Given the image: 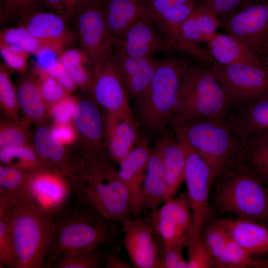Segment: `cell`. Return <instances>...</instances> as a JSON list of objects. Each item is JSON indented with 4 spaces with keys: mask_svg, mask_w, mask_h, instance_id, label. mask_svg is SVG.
<instances>
[{
    "mask_svg": "<svg viewBox=\"0 0 268 268\" xmlns=\"http://www.w3.org/2000/svg\"><path fill=\"white\" fill-rule=\"evenodd\" d=\"M51 129L55 138L64 145L71 143L76 138V130L70 123L56 124Z\"/></svg>",
    "mask_w": 268,
    "mask_h": 268,
    "instance_id": "f5cc1de1",
    "label": "cell"
},
{
    "mask_svg": "<svg viewBox=\"0 0 268 268\" xmlns=\"http://www.w3.org/2000/svg\"><path fill=\"white\" fill-rule=\"evenodd\" d=\"M106 245H94L68 251L53 262L56 268H99L103 267Z\"/></svg>",
    "mask_w": 268,
    "mask_h": 268,
    "instance_id": "d590c367",
    "label": "cell"
},
{
    "mask_svg": "<svg viewBox=\"0 0 268 268\" xmlns=\"http://www.w3.org/2000/svg\"><path fill=\"white\" fill-rule=\"evenodd\" d=\"M0 103L5 113L13 120L17 117L19 109L16 88L13 85L6 67H0Z\"/></svg>",
    "mask_w": 268,
    "mask_h": 268,
    "instance_id": "b9f144b4",
    "label": "cell"
},
{
    "mask_svg": "<svg viewBox=\"0 0 268 268\" xmlns=\"http://www.w3.org/2000/svg\"><path fill=\"white\" fill-rule=\"evenodd\" d=\"M56 231L48 256L53 263L66 252L94 245H118L120 231L115 223L93 207L78 201L55 215Z\"/></svg>",
    "mask_w": 268,
    "mask_h": 268,
    "instance_id": "277c9868",
    "label": "cell"
},
{
    "mask_svg": "<svg viewBox=\"0 0 268 268\" xmlns=\"http://www.w3.org/2000/svg\"><path fill=\"white\" fill-rule=\"evenodd\" d=\"M58 58L77 87L88 91L93 74L90 62L84 52L79 48H68L62 51Z\"/></svg>",
    "mask_w": 268,
    "mask_h": 268,
    "instance_id": "e575fe53",
    "label": "cell"
},
{
    "mask_svg": "<svg viewBox=\"0 0 268 268\" xmlns=\"http://www.w3.org/2000/svg\"><path fill=\"white\" fill-rule=\"evenodd\" d=\"M190 64L178 56L160 60L148 86L134 98L133 115L148 138H158L170 126L177 108L183 72Z\"/></svg>",
    "mask_w": 268,
    "mask_h": 268,
    "instance_id": "3957f363",
    "label": "cell"
},
{
    "mask_svg": "<svg viewBox=\"0 0 268 268\" xmlns=\"http://www.w3.org/2000/svg\"><path fill=\"white\" fill-rule=\"evenodd\" d=\"M219 27L217 16L201 5H198L181 23L170 27L160 34L167 51L189 55L204 64L215 62L201 44L208 42Z\"/></svg>",
    "mask_w": 268,
    "mask_h": 268,
    "instance_id": "ba28073f",
    "label": "cell"
},
{
    "mask_svg": "<svg viewBox=\"0 0 268 268\" xmlns=\"http://www.w3.org/2000/svg\"><path fill=\"white\" fill-rule=\"evenodd\" d=\"M23 26L40 43L43 49L59 54L71 45L75 39L67 19L55 12L37 11L22 18Z\"/></svg>",
    "mask_w": 268,
    "mask_h": 268,
    "instance_id": "e0dca14e",
    "label": "cell"
},
{
    "mask_svg": "<svg viewBox=\"0 0 268 268\" xmlns=\"http://www.w3.org/2000/svg\"><path fill=\"white\" fill-rule=\"evenodd\" d=\"M114 50L133 58H150L167 51L149 15L135 22L119 37Z\"/></svg>",
    "mask_w": 268,
    "mask_h": 268,
    "instance_id": "44dd1931",
    "label": "cell"
},
{
    "mask_svg": "<svg viewBox=\"0 0 268 268\" xmlns=\"http://www.w3.org/2000/svg\"><path fill=\"white\" fill-rule=\"evenodd\" d=\"M211 68L233 103L246 102L268 96V66L243 64L221 65Z\"/></svg>",
    "mask_w": 268,
    "mask_h": 268,
    "instance_id": "8fae6325",
    "label": "cell"
},
{
    "mask_svg": "<svg viewBox=\"0 0 268 268\" xmlns=\"http://www.w3.org/2000/svg\"><path fill=\"white\" fill-rule=\"evenodd\" d=\"M77 100L69 95L51 106L50 112L56 124L72 122Z\"/></svg>",
    "mask_w": 268,
    "mask_h": 268,
    "instance_id": "f907efd6",
    "label": "cell"
},
{
    "mask_svg": "<svg viewBox=\"0 0 268 268\" xmlns=\"http://www.w3.org/2000/svg\"><path fill=\"white\" fill-rule=\"evenodd\" d=\"M233 103L210 64L191 63L185 69L170 126L193 120L225 116Z\"/></svg>",
    "mask_w": 268,
    "mask_h": 268,
    "instance_id": "8992f818",
    "label": "cell"
},
{
    "mask_svg": "<svg viewBox=\"0 0 268 268\" xmlns=\"http://www.w3.org/2000/svg\"><path fill=\"white\" fill-rule=\"evenodd\" d=\"M0 52L5 65L19 72L26 70L30 54L20 48L6 43L0 39Z\"/></svg>",
    "mask_w": 268,
    "mask_h": 268,
    "instance_id": "f6af8a7d",
    "label": "cell"
},
{
    "mask_svg": "<svg viewBox=\"0 0 268 268\" xmlns=\"http://www.w3.org/2000/svg\"><path fill=\"white\" fill-rule=\"evenodd\" d=\"M8 206L15 268H43L56 231L55 215L37 205L30 198Z\"/></svg>",
    "mask_w": 268,
    "mask_h": 268,
    "instance_id": "5b68a950",
    "label": "cell"
},
{
    "mask_svg": "<svg viewBox=\"0 0 268 268\" xmlns=\"http://www.w3.org/2000/svg\"><path fill=\"white\" fill-rule=\"evenodd\" d=\"M187 247L188 268H214L213 256L201 232L195 230Z\"/></svg>",
    "mask_w": 268,
    "mask_h": 268,
    "instance_id": "ab89813d",
    "label": "cell"
},
{
    "mask_svg": "<svg viewBox=\"0 0 268 268\" xmlns=\"http://www.w3.org/2000/svg\"><path fill=\"white\" fill-rule=\"evenodd\" d=\"M121 241L134 268H158L162 256V243L148 215L123 220Z\"/></svg>",
    "mask_w": 268,
    "mask_h": 268,
    "instance_id": "7c38bea8",
    "label": "cell"
},
{
    "mask_svg": "<svg viewBox=\"0 0 268 268\" xmlns=\"http://www.w3.org/2000/svg\"><path fill=\"white\" fill-rule=\"evenodd\" d=\"M105 113V136L109 158L120 163L143 134L133 112Z\"/></svg>",
    "mask_w": 268,
    "mask_h": 268,
    "instance_id": "ffe728a7",
    "label": "cell"
},
{
    "mask_svg": "<svg viewBox=\"0 0 268 268\" xmlns=\"http://www.w3.org/2000/svg\"><path fill=\"white\" fill-rule=\"evenodd\" d=\"M0 39L31 54H38L43 49L40 43L23 25L10 27L0 32Z\"/></svg>",
    "mask_w": 268,
    "mask_h": 268,
    "instance_id": "60d3db41",
    "label": "cell"
},
{
    "mask_svg": "<svg viewBox=\"0 0 268 268\" xmlns=\"http://www.w3.org/2000/svg\"><path fill=\"white\" fill-rule=\"evenodd\" d=\"M50 11L71 20L77 10L84 4L98 0H40Z\"/></svg>",
    "mask_w": 268,
    "mask_h": 268,
    "instance_id": "7dc6e473",
    "label": "cell"
},
{
    "mask_svg": "<svg viewBox=\"0 0 268 268\" xmlns=\"http://www.w3.org/2000/svg\"><path fill=\"white\" fill-rule=\"evenodd\" d=\"M249 267L268 268V260L252 259L249 264Z\"/></svg>",
    "mask_w": 268,
    "mask_h": 268,
    "instance_id": "9f6ffc18",
    "label": "cell"
},
{
    "mask_svg": "<svg viewBox=\"0 0 268 268\" xmlns=\"http://www.w3.org/2000/svg\"><path fill=\"white\" fill-rule=\"evenodd\" d=\"M138 3H141L147 6L148 0H133Z\"/></svg>",
    "mask_w": 268,
    "mask_h": 268,
    "instance_id": "680465c9",
    "label": "cell"
},
{
    "mask_svg": "<svg viewBox=\"0 0 268 268\" xmlns=\"http://www.w3.org/2000/svg\"><path fill=\"white\" fill-rule=\"evenodd\" d=\"M100 3L114 42L134 23L149 16L146 6L133 0H102Z\"/></svg>",
    "mask_w": 268,
    "mask_h": 268,
    "instance_id": "484cf974",
    "label": "cell"
},
{
    "mask_svg": "<svg viewBox=\"0 0 268 268\" xmlns=\"http://www.w3.org/2000/svg\"><path fill=\"white\" fill-rule=\"evenodd\" d=\"M71 20L76 26L79 48L88 59L94 77L102 65L112 56L115 49L114 40L105 22L100 2L84 4Z\"/></svg>",
    "mask_w": 268,
    "mask_h": 268,
    "instance_id": "30bf717a",
    "label": "cell"
},
{
    "mask_svg": "<svg viewBox=\"0 0 268 268\" xmlns=\"http://www.w3.org/2000/svg\"><path fill=\"white\" fill-rule=\"evenodd\" d=\"M225 117L242 143L268 135V96L255 100L234 102Z\"/></svg>",
    "mask_w": 268,
    "mask_h": 268,
    "instance_id": "7402d4cb",
    "label": "cell"
},
{
    "mask_svg": "<svg viewBox=\"0 0 268 268\" xmlns=\"http://www.w3.org/2000/svg\"><path fill=\"white\" fill-rule=\"evenodd\" d=\"M0 262L5 266L15 268L11 212L9 206L2 201H0Z\"/></svg>",
    "mask_w": 268,
    "mask_h": 268,
    "instance_id": "8d00e7d4",
    "label": "cell"
},
{
    "mask_svg": "<svg viewBox=\"0 0 268 268\" xmlns=\"http://www.w3.org/2000/svg\"><path fill=\"white\" fill-rule=\"evenodd\" d=\"M210 171L211 186L239 166L243 143L225 116L193 120L171 127Z\"/></svg>",
    "mask_w": 268,
    "mask_h": 268,
    "instance_id": "6da1fadb",
    "label": "cell"
},
{
    "mask_svg": "<svg viewBox=\"0 0 268 268\" xmlns=\"http://www.w3.org/2000/svg\"><path fill=\"white\" fill-rule=\"evenodd\" d=\"M175 2L185 5H193L197 6L198 0H173Z\"/></svg>",
    "mask_w": 268,
    "mask_h": 268,
    "instance_id": "6f0895ef",
    "label": "cell"
},
{
    "mask_svg": "<svg viewBox=\"0 0 268 268\" xmlns=\"http://www.w3.org/2000/svg\"><path fill=\"white\" fill-rule=\"evenodd\" d=\"M30 139L25 126L14 121L1 122L0 148L29 145Z\"/></svg>",
    "mask_w": 268,
    "mask_h": 268,
    "instance_id": "7bdbcfd3",
    "label": "cell"
},
{
    "mask_svg": "<svg viewBox=\"0 0 268 268\" xmlns=\"http://www.w3.org/2000/svg\"><path fill=\"white\" fill-rule=\"evenodd\" d=\"M263 62L268 66V54L263 59Z\"/></svg>",
    "mask_w": 268,
    "mask_h": 268,
    "instance_id": "91938a15",
    "label": "cell"
},
{
    "mask_svg": "<svg viewBox=\"0 0 268 268\" xmlns=\"http://www.w3.org/2000/svg\"><path fill=\"white\" fill-rule=\"evenodd\" d=\"M118 245L110 246L106 250L103 261L105 268H133V265L126 262L118 253Z\"/></svg>",
    "mask_w": 268,
    "mask_h": 268,
    "instance_id": "816d5d0a",
    "label": "cell"
},
{
    "mask_svg": "<svg viewBox=\"0 0 268 268\" xmlns=\"http://www.w3.org/2000/svg\"><path fill=\"white\" fill-rule=\"evenodd\" d=\"M214 186L213 200L219 211L268 228V188L254 176L238 167Z\"/></svg>",
    "mask_w": 268,
    "mask_h": 268,
    "instance_id": "52a82bcc",
    "label": "cell"
},
{
    "mask_svg": "<svg viewBox=\"0 0 268 268\" xmlns=\"http://www.w3.org/2000/svg\"><path fill=\"white\" fill-rule=\"evenodd\" d=\"M61 86L68 93L74 90L77 87L70 74L66 70L56 78Z\"/></svg>",
    "mask_w": 268,
    "mask_h": 268,
    "instance_id": "11a10c76",
    "label": "cell"
},
{
    "mask_svg": "<svg viewBox=\"0 0 268 268\" xmlns=\"http://www.w3.org/2000/svg\"><path fill=\"white\" fill-rule=\"evenodd\" d=\"M0 161L1 164L27 172L56 169L46 164L29 145L0 148Z\"/></svg>",
    "mask_w": 268,
    "mask_h": 268,
    "instance_id": "d6a6232c",
    "label": "cell"
},
{
    "mask_svg": "<svg viewBox=\"0 0 268 268\" xmlns=\"http://www.w3.org/2000/svg\"><path fill=\"white\" fill-rule=\"evenodd\" d=\"M148 216L160 237L162 249L178 243L187 246L195 229L187 193L168 199Z\"/></svg>",
    "mask_w": 268,
    "mask_h": 268,
    "instance_id": "4fadbf2b",
    "label": "cell"
},
{
    "mask_svg": "<svg viewBox=\"0 0 268 268\" xmlns=\"http://www.w3.org/2000/svg\"><path fill=\"white\" fill-rule=\"evenodd\" d=\"M99 0V1H100H100H101L102 0Z\"/></svg>",
    "mask_w": 268,
    "mask_h": 268,
    "instance_id": "6125c7cd",
    "label": "cell"
},
{
    "mask_svg": "<svg viewBox=\"0 0 268 268\" xmlns=\"http://www.w3.org/2000/svg\"><path fill=\"white\" fill-rule=\"evenodd\" d=\"M185 247V243H178L163 248L159 268H188V262L183 253Z\"/></svg>",
    "mask_w": 268,
    "mask_h": 268,
    "instance_id": "681fc988",
    "label": "cell"
},
{
    "mask_svg": "<svg viewBox=\"0 0 268 268\" xmlns=\"http://www.w3.org/2000/svg\"><path fill=\"white\" fill-rule=\"evenodd\" d=\"M168 199L160 150L157 142L151 147L143 187V210L150 212L159 208Z\"/></svg>",
    "mask_w": 268,
    "mask_h": 268,
    "instance_id": "4316f807",
    "label": "cell"
},
{
    "mask_svg": "<svg viewBox=\"0 0 268 268\" xmlns=\"http://www.w3.org/2000/svg\"><path fill=\"white\" fill-rule=\"evenodd\" d=\"M201 235L214 260L224 249L231 238L227 219L210 221L202 230Z\"/></svg>",
    "mask_w": 268,
    "mask_h": 268,
    "instance_id": "74e56055",
    "label": "cell"
},
{
    "mask_svg": "<svg viewBox=\"0 0 268 268\" xmlns=\"http://www.w3.org/2000/svg\"><path fill=\"white\" fill-rule=\"evenodd\" d=\"M27 192L34 203L55 215L67 205L73 195L70 182L57 169L28 172Z\"/></svg>",
    "mask_w": 268,
    "mask_h": 268,
    "instance_id": "2e32d148",
    "label": "cell"
},
{
    "mask_svg": "<svg viewBox=\"0 0 268 268\" xmlns=\"http://www.w3.org/2000/svg\"><path fill=\"white\" fill-rule=\"evenodd\" d=\"M203 0H198V5L201 1H203Z\"/></svg>",
    "mask_w": 268,
    "mask_h": 268,
    "instance_id": "94428289",
    "label": "cell"
},
{
    "mask_svg": "<svg viewBox=\"0 0 268 268\" xmlns=\"http://www.w3.org/2000/svg\"><path fill=\"white\" fill-rule=\"evenodd\" d=\"M1 11L8 16L23 18L39 11L42 4L40 0H0Z\"/></svg>",
    "mask_w": 268,
    "mask_h": 268,
    "instance_id": "bcb514c9",
    "label": "cell"
},
{
    "mask_svg": "<svg viewBox=\"0 0 268 268\" xmlns=\"http://www.w3.org/2000/svg\"><path fill=\"white\" fill-rule=\"evenodd\" d=\"M101 108L90 96L77 101L72 122L86 146L82 158L109 157Z\"/></svg>",
    "mask_w": 268,
    "mask_h": 268,
    "instance_id": "9a60e30c",
    "label": "cell"
},
{
    "mask_svg": "<svg viewBox=\"0 0 268 268\" xmlns=\"http://www.w3.org/2000/svg\"><path fill=\"white\" fill-rule=\"evenodd\" d=\"M178 140L184 146L186 152L185 182L192 208L194 227L195 230L201 232L211 221L212 216V210L208 201L211 187L210 171L195 151L185 142Z\"/></svg>",
    "mask_w": 268,
    "mask_h": 268,
    "instance_id": "5bb4252c",
    "label": "cell"
},
{
    "mask_svg": "<svg viewBox=\"0 0 268 268\" xmlns=\"http://www.w3.org/2000/svg\"><path fill=\"white\" fill-rule=\"evenodd\" d=\"M231 237L251 256L268 252V228L251 220L227 219Z\"/></svg>",
    "mask_w": 268,
    "mask_h": 268,
    "instance_id": "f1b7e54d",
    "label": "cell"
},
{
    "mask_svg": "<svg viewBox=\"0 0 268 268\" xmlns=\"http://www.w3.org/2000/svg\"><path fill=\"white\" fill-rule=\"evenodd\" d=\"M39 73L37 81L41 95L48 106L53 104L69 94L59 83L57 79L38 67Z\"/></svg>",
    "mask_w": 268,
    "mask_h": 268,
    "instance_id": "ee69618b",
    "label": "cell"
},
{
    "mask_svg": "<svg viewBox=\"0 0 268 268\" xmlns=\"http://www.w3.org/2000/svg\"><path fill=\"white\" fill-rule=\"evenodd\" d=\"M113 58L129 96L134 98L148 86L160 61L153 57H130L115 50Z\"/></svg>",
    "mask_w": 268,
    "mask_h": 268,
    "instance_id": "603a6c76",
    "label": "cell"
},
{
    "mask_svg": "<svg viewBox=\"0 0 268 268\" xmlns=\"http://www.w3.org/2000/svg\"><path fill=\"white\" fill-rule=\"evenodd\" d=\"M206 50L216 62L221 65L258 66L264 63L256 59L241 42L227 33L216 32L207 42Z\"/></svg>",
    "mask_w": 268,
    "mask_h": 268,
    "instance_id": "83f0119b",
    "label": "cell"
},
{
    "mask_svg": "<svg viewBox=\"0 0 268 268\" xmlns=\"http://www.w3.org/2000/svg\"><path fill=\"white\" fill-rule=\"evenodd\" d=\"M252 0H204L201 5L215 14L218 18L228 16L239 9Z\"/></svg>",
    "mask_w": 268,
    "mask_h": 268,
    "instance_id": "c3c4849f",
    "label": "cell"
},
{
    "mask_svg": "<svg viewBox=\"0 0 268 268\" xmlns=\"http://www.w3.org/2000/svg\"><path fill=\"white\" fill-rule=\"evenodd\" d=\"M196 7L173 0H148L147 4L149 15L159 34L183 22Z\"/></svg>",
    "mask_w": 268,
    "mask_h": 268,
    "instance_id": "4dcf8cb0",
    "label": "cell"
},
{
    "mask_svg": "<svg viewBox=\"0 0 268 268\" xmlns=\"http://www.w3.org/2000/svg\"><path fill=\"white\" fill-rule=\"evenodd\" d=\"M42 69L47 74L55 78L61 75L65 70L63 64L58 58L51 61L48 63L44 68Z\"/></svg>",
    "mask_w": 268,
    "mask_h": 268,
    "instance_id": "db71d44e",
    "label": "cell"
},
{
    "mask_svg": "<svg viewBox=\"0 0 268 268\" xmlns=\"http://www.w3.org/2000/svg\"><path fill=\"white\" fill-rule=\"evenodd\" d=\"M33 143L35 151L49 166L60 171L68 180L74 175L78 159L69 154L64 145L54 136L52 129L43 126L38 127L34 134Z\"/></svg>",
    "mask_w": 268,
    "mask_h": 268,
    "instance_id": "d4e9b609",
    "label": "cell"
},
{
    "mask_svg": "<svg viewBox=\"0 0 268 268\" xmlns=\"http://www.w3.org/2000/svg\"><path fill=\"white\" fill-rule=\"evenodd\" d=\"M252 256L231 237L225 248L215 258L214 268H245L249 267Z\"/></svg>",
    "mask_w": 268,
    "mask_h": 268,
    "instance_id": "f35d334b",
    "label": "cell"
},
{
    "mask_svg": "<svg viewBox=\"0 0 268 268\" xmlns=\"http://www.w3.org/2000/svg\"><path fill=\"white\" fill-rule=\"evenodd\" d=\"M238 167L254 176L268 188V135L243 142Z\"/></svg>",
    "mask_w": 268,
    "mask_h": 268,
    "instance_id": "f546056e",
    "label": "cell"
},
{
    "mask_svg": "<svg viewBox=\"0 0 268 268\" xmlns=\"http://www.w3.org/2000/svg\"><path fill=\"white\" fill-rule=\"evenodd\" d=\"M151 147L149 138L142 134L136 144L119 163L118 174L128 188L132 216L138 217L143 210V187Z\"/></svg>",
    "mask_w": 268,
    "mask_h": 268,
    "instance_id": "ac0fdd59",
    "label": "cell"
},
{
    "mask_svg": "<svg viewBox=\"0 0 268 268\" xmlns=\"http://www.w3.org/2000/svg\"><path fill=\"white\" fill-rule=\"evenodd\" d=\"M16 88L18 108L29 120L38 122L46 116L48 105L40 92L37 81L30 77L22 78Z\"/></svg>",
    "mask_w": 268,
    "mask_h": 268,
    "instance_id": "1f68e13d",
    "label": "cell"
},
{
    "mask_svg": "<svg viewBox=\"0 0 268 268\" xmlns=\"http://www.w3.org/2000/svg\"><path fill=\"white\" fill-rule=\"evenodd\" d=\"M92 98L107 112H132L129 95L113 55L95 74L88 90Z\"/></svg>",
    "mask_w": 268,
    "mask_h": 268,
    "instance_id": "d6986e66",
    "label": "cell"
},
{
    "mask_svg": "<svg viewBox=\"0 0 268 268\" xmlns=\"http://www.w3.org/2000/svg\"><path fill=\"white\" fill-rule=\"evenodd\" d=\"M109 157L82 159L71 186L77 201L120 224L132 216L127 187Z\"/></svg>",
    "mask_w": 268,
    "mask_h": 268,
    "instance_id": "7a4b0ae2",
    "label": "cell"
},
{
    "mask_svg": "<svg viewBox=\"0 0 268 268\" xmlns=\"http://www.w3.org/2000/svg\"><path fill=\"white\" fill-rule=\"evenodd\" d=\"M218 19L219 27L263 62L268 54V0H252L233 13Z\"/></svg>",
    "mask_w": 268,
    "mask_h": 268,
    "instance_id": "9c48e42d",
    "label": "cell"
},
{
    "mask_svg": "<svg viewBox=\"0 0 268 268\" xmlns=\"http://www.w3.org/2000/svg\"><path fill=\"white\" fill-rule=\"evenodd\" d=\"M28 172L0 165V201L8 205L29 198L27 192Z\"/></svg>",
    "mask_w": 268,
    "mask_h": 268,
    "instance_id": "836d02e7",
    "label": "cell"
},
{
    "mask_svg": "<svg viewBox=\"0 0 268 268\" xmlns=\"http://www.w3.org/2000/svg\"><path fill=\"white\" fill-rule=\"evenodd\" d=\"M156 142L160 150L169 199L174 197L185 182L186 152L173 129L166 130Z\"/></svg>",
    "mask_w": 268,
    "mask_h": 268,
    "instance_id": "cb8c5ba5",
    "label": "cell"
}]
</instances>
